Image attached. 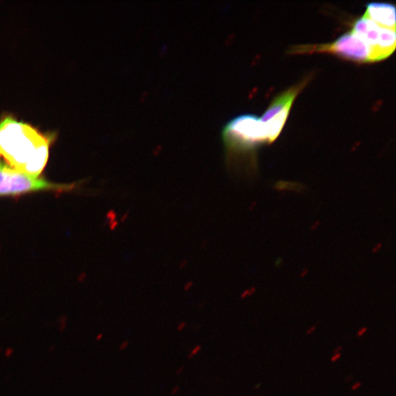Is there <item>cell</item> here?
<instances>
[{"instance_id": "obj_1", "label": "cell", "mask_w": 396, "mask_h": 396, "mask_svg": "<svg viewBox=\"0 0 396 396\" xmlns=\"http://www.w3.org/2000/svg\"><path fill=\"white\" fill-rule=\"evenodd\" d=\"M54 139L11 115L0 120V157L14 170L30 175L41 174Z\"/></svg>"}, {"instance_id": "obj_2", "label": "cell", "mask_w": 396, "mask_h": 396, "mask_svg": "<svg viewBox=\"0 0 396 396\" xmlns=\"http://www.w3.org/2000/svg\"><path fill=\"white\" fill-rule=\"evenodd\" d=\"M222 137L228 161L249 157L257 148L268 143L266 131L261 118L254 115H241L231 119L224 126Z\"/></svg>"}, {"instance_id": "obj_3", "label": "cell", "mask_w": 396, "mask_h": 396, "mask_svg": "<svg viewBox=\"0 0 396 396\" xmlns=\"http://www.w3.org/2000/svg\"><path fill=\"white\" fill-rule=\"evenodd\" d=\"M288 52L291 54L324 53L357 63H373L371 48L352 32L342 35L331 43L292 46Z\"/></svg>"}, {"instance_id": "obj_4", "label": "cell", "mask_w": 396, "mask_h": 396, "mask_svg": "<svg viewBox=\"0 0 396 396\" xmlns=\"http://www.w3.org/2000/svg\"><path fill=\"white\" fill-rule=\"evenodd\" d=\"M74 184L52 183L43 178L34 177L8 166L0 159V196L16 195L39 191L67 192Z\"/></svg>"}, {"instance_id": "obj_5", "label": "cell", "mask_w": 396, "mask_h": 396, "mask_svg": "<svg viewBox=\"0 0 396 396\" xmlns=\"http://www.w3.org/2000/svg\"><path fill=\"white\" fill-rule=\"evenodd\" d=\"M352 32L371 48L373 63L388 58L395 51V30L380 27L362 16L354 21Z\"/></svg>"}, {"instance_id": "obj_6", "label": "cell", "mask_w": 396, "mask_h": 396, "mask_svg": "<svg viewBox=\"0 0 396 396\" xmlns=\"http://www.w3.org/2000/svg\"><path fill=\"white\" fill-rule=\"evenodd\" d=\"M308 82V79L293 85L277 95L261 118L265 127L268 143L275 141L281 133L293 101Z\"/></svg>"}, {"instance_id": "obj_7", "label": "cell", "mask_w": 396, "mask_h": 396, "mask_svg": "<svg viewBox=\"0 0 396 396\" xmlns=\"http://www.w3.org/2000/svg\"><path fill=\"white\" fill-rule=\"evenodd\" d=\"M396 10L395 5L389 3H369L363 16L384 28L395 30Z\"/></svg>"}, {"instance_id": "obj_8", "label": "cell", "mask_w": 396, "mask_h": 396, "mask_svg": "<svg viewBox=\"0 0 396 396\" xmlns=\"http://www.w3.org/2000/svg\"><path fill=\"white\" fill-rule=\"evenodd\" d=\"M201 349H202V347H201V345H195L194 347L192 349V350L190 352V353L189 354V355H188V359H192L194 357L196 356V355L200 352Z\"/></svg>"}, {"instance_id": "obj_9", "label": "cell", "mask_w": 396, "mask_h": 396, "mask_svg": "<svg viewBox=\"0 0 396 396\" xmlns=\"http://www.w3.org/2000/svg\"><path fill=\"white\" fill-rule=\"evenodd\" d=\"M367 332H368V328L365 327H365L360 328V329H359V331L357 332V336L358 338H361V337L363 336Z\"/></svg>"}, {"instance_id": "obj_10", "label": "cell", "mask_w": 396, "mask_h": 396, "mask_svg": "<svg viewBox=\"0 0 396 396\" xmlns=\"http://www.w3.org/2000/svg\"><path fill=\"white\" fill-rule=\"evenodd\" d=\"M128 345H129V342H128V340H123L122 342H121L120 345V347H119L120 350V351L125 350V349L128 348Z\"/></svg>"}, {"instance_id": "obj_11", "label": "cell", "mask_w": 396, "mask_h": 396, "mask_svg": "<svg viewBox=\"0 0 396 396\" xmlns=\"http://www.w3.org/2000/svg\"><path fill=\"white\" fill-rule=\"evenodd\" d=\"M186 326V323L184 321H182L180 323H178V325L177 326V330L179 331V332H181L183 331V329H185V327Z\"/></svg>"}, {"instance_id": "obj_12", "label": "cell", "mask_w": 396, "mask_h": 396, "mask_svg": "<svg viewBox=\"0 0 396 396\" xmlns=\"http://www.w3.org/2000/svg\"><path fill=\"white\" fill-rule=\"evenodd\" d=\"M340 357H341V354L340 353L335 354H333V356L332 357V358H331V362H336V361H338V359H339Z\"/></svg>"}, {"instance_id": "obj_13", "label": "cell", "mask_w": 396, "mask_h": 396, "mask_svg": "<svg viewBox=\"0 0 396 396\" xmlns=\"http://www.w3.org/2000/svg\"><path fill=\"white\" fill-rule=\"evenodd\" d=\"M361 386H362V383H361L360 381H357V382H355L354 384L352 386V390L355 391V390H358Z\"/></svg>"}, {"instance_id": "obj_14", "label": "cell", "mask_w": 396, "mask_h": 396, "mask_svg": "<svg viewBox=\"0 0 396 396\" xmlns=\"http://www.w3.org/2000/svg\"><path fill=\"white\" fill-rule=\"evenodd\" d=\"M316 324L313 325L311 327L308 328V329L306 330V334H307V335H311V334L313 333V332H314L315 330H316Z\"/></svg>"}, {"instance_id": "obj_15", "label": "cell", "mask_w": 396, "mask_h": 396, "mask_svg": "<svg viewBox=\"0 0 396 396\" xmlns=\"http://www.w3.org/2000/svg\"><path fill=\"white\" fill-rule=\"evenodd\" d=\"M179 390H180V387H179V386H175V387H174L173 389H172L171 394L172 395L177 394V393L179 392Z\"/></svg>"}, {"instance_id": "obj_16", "label": "cell", "mask_w": 396, "mask_h": 396, "mask_svg": "<svg viewBox=\"0 0 396 396\" xmlns=\"http://www.w3.org/2000/svg\"><path fill=\"white\" fill-rule=\"evenodd\" d=\"M184 367H180L179 368H178L176 371V376H180L184 371Z\"/></svg>"}, {"instance_id": "obj_17", "label": "cell", "mask_w": 396, "mask_h": 396, "mask_svg": "<svg viewBox=\"0 0 396 396\" xmlns=\"http://www.w3.org/2000/svg\"><path fill=\"white\" fill-rule=\"evenodd\" d=\"M342 346H340H340H338V347H337L336 349H335V350H334V354H335L340 353V352H341V351H342Z\"/></svg>"}, {"instance_id": "obj_18", "label": "cell", "mask_w": 396, "mask_h": 396, "mask_svg": "<svg viewBox=\"0 0 396 396\" xmlns=\"http://www.w3.org/2000/svg\"><path fill=\"white\" fill-rule=\"evenodd\" d=\"M353 378H354L353 376L351 375L350 376H348V377H347V378H346V379H345V381H346V382H347V381H349H349H350V380H352Z\"/></svg>"}, {"instance_id": "obj_19", "label": "cell", "mask_w": 396, "mask_h": 396, "mask_svg": "<svg viewBox=\"0 0 396 396\" xmlns=\"http://www.w3.org/2000/svg\"><path fill=\"white\" fill-rule=\"evenodd\" d=\"M261 383H258V385L255 386V389H258L260 387H261Z\"/></svg>"}]
</instances>
